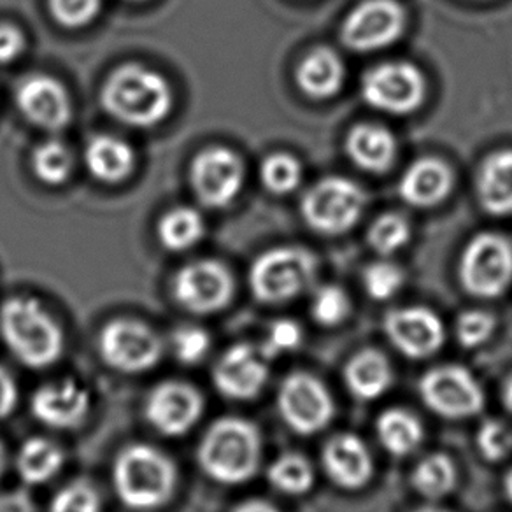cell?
<instances>
[{"instance_id": "cell-26", "label": "cell", "mask_w": 512, "mask_h": 512, "mask_svg": "<svg viewBox=\"0 0 512 512\" xmlns=\"http://www.w3.org/2000/svg\"><path fill=\"white\" fill-rule=\"evenodd\" d=\"M344 377L356 399H379L392 386L390 363L376 349H363L353 356L346 365Z\"/></svg>"}, {"instance_id": "cell-5", "label": "cell", "mask_w": 512, "mask_h": 512, "mask_svg": "<svg viewBox=\"0 0 512 512\" xmlns=\"http://www.w3.org/2000/svg\"><path fill=\"white\" fill-rule=\"evenodd\" d=\"M316 256L302 248H278L258 256L249 271L253 295L265 304H283L313 285Z\"/></svg>"}, {"instance_id": "cell-46", "label": "cell", "mask_w": 512, "mask_h": 512, "mask_svg": "<svg viewBox=\"0 0 512 512\" xmlns=\"http://www.w3.org/2000/svg\"><path fill=\"white\" fill-rule=\"evenodd\" d=\"M234 512H279L274 505L264 500H248L244 504L235 507Z\"/></svg>"}, {"instance_id": "cell-38", "label": "cell", "mask_w": 512, "mask_h": 512, "mask_svg": "<svg viewBox=\"0 0 512 512\" xmlns=\"http://www.w3.org/2000/svg\"><path fill=\"white\" fill-rule=\"evenodd\" d=\"M102 0H50L51 16L65 29H81L97 18Z\"/></svg>"}, {"instance_id": "cell-30", "label": "cell", "mask_w": 512, "mask_h": 512, "mask_svg": "<svg viewBox=\"0 0 512 512\" xmlns=\"http://www.w3.org/2000/svg\"><path fill=\"white\" fill-rule=\"evenodd\" d=\"M413 486L420 495L430 500L446 497L456 486L455 465L448 456H427L414 469Z\"/></svg>"}, {"instance_id": "cell-48", "label": "cell", "mask_w": 512, "mask_h": 512, "mask_svg": "<svg viewBox=\"0 0 512 512\" xmlns=\"http://www.w3.org/2000/svg\"><path fill=\"white\" fill-rule=\"evenodd\" d=\"M505 495L509 497V500L512 502V469L507 472V476H505Z\"/></svg>"}, {"instance_id": "cell-36", "label": "cell", "mask_w": 512, "mask_h": 512, "mask_svg": "<svg viewBox=\"0 0 512 512\" xmlns=\"http://www.w3.org/2000/svg\"><path fill=\"white\" fill-rule=\"evenodd\" d=\"M406 274L392 262H376L363 271V286L370 299L388 300L404 286Z\"/></svg>"}, {"instance_id": "cell-22", "label": "cell", "mask_w": 512, "mask_h": 512, "mask_svg": "<svg viewBox=\"0 0 512 512\" xmlns=\"http://www.w3.org/2000/svg\"><path fill=\"white\" fill-rule=\"evenodd\" d=\"M85 165L93 178L102 183H121L136 167V155L120 137L100 134L86 143Z\"/></svg>"}, {"instance_id": "cell-17", "label": "cell", "mask_w": 512, "mask_h": 512, "mask_svg": "<svg viewBox=\"0 0 512 512\" xmlns=\"http://www.w3.org/2000/svg\"><path fill=\"white\" fill-rule=\"evenodd\" d=\"M384 332L402 355L413 360L434 355L444 342L441 320L425 307H406L386 314Z\"/></svg>"}, {"instance_id": "cell-10", "label": "cell", "mask_w": 512, "mask_h": 512, "mask_svg": "<svg viewBox=\"0 0 512 512\" xmlns=\"http://www.w3.org/2000/svg\"><path fill=\"white\" fill-rule=\"evenodd\" d=\"M425 78L414 65L390 62L372 67L362 79L367 104L392 114L413 113L425 99Z\"/></svg>"}, {"instance_id": "cell-41", "label": "cell", "mask_w": 512, "mask_h": 512, "mask_svg": "<svg viewBox=\"0 0 512 512\" xmlns=\"http://www.w3.org/2000/svg\"><path fill=\"white\" fill-rule=\"evenodd\" d=\"M172 348L179 362L199 363L211 348V337L199 327H183L172 334Z\"/></svg>"}, {"instance_id": "cell-9", "label": "cell", "mask_w": 512, "mask_h": 512, "mask_svg": "<svg viewBox=\"0 0 512 512\" xmlns=\"http://www.w3.org/2000/svg\"><path fill=\"white\" fill-rule=\"evenodd\" d=\"M99 349L109 367L137 374L157 365L164 353V344L143 321L114 320L102 328Z\"/></svg>"}, {"instance_id": "cell-23", "label": "cell", "mask_w": 512, "mask_h": 512, "mask_svg": "<svg viewBox=\"0 0 512 512\" xmlns=\"http://www.w3.org/2000/svg\"><path fill=\"white\" fill-rule=\"evenodd\" d=\"M346 151L363 171L384 172L395 160L397 143L390 130L374 123H360L349 130Z\"/></svg>"}, {"instance_id": "cell-2", "label": "cell", "mask_w": 512, "mask_h": 512, "mask_svg": "<svg viewBox=\"0 0 512 512\" xmlns=\"http://www.w3.org/2000/svg\"><path fill=\"white\" fill-rule=\"evenodd\" d=\"M0 335L30 369H44L64 353V332L39 300L11 297L0 306Z\"/></svg>"}, {"instance_id": "cell-21", "label": "cell", "mask_w": 512, "mask_h": 512, "mask_svg": "<svg viewBox=\"0 0 512 512\" xmlns=\"http://www.w3.org/2000/svg\"><path fill=\"white\" fill-rule=\"evenodd\" d=\"M453 174L448 165L437 158L416 160L400 181V197L416 207L437 206L448 197Z\"/></svg>"}, {"instance_id": "cell-24", "label": "cell", "mask_w": 512, "mask_h": 512, "mask_svg": "<svg viewBox=\"0 0 512 512\" xmlns=\"http://www.w3.org/2000/svg\"><path fill=\"white\" fill-rule=\"evenodd\" d=\"M477 193L484 211L495 216L512 214V151L486 157L477 174Z\"/></svg>"}, {"instance_id": "cell-37", "label": "cell", "mask_w": 512, "mask_h": 512, "mask_svg": "<svg viewBox=\"0 0 512 512\" xmlns=\"http://www.w3.org/2000/svg\"><path fill=\"white\" fill-rule=\"evenodd\" d=\"M311 314L323 327H335L348 318L349 299L339 286H321L313 295Z\"/></svg>"}, {"instance_id": "cell-15", "label": "cell", "mask_w": 512, "mask_h": 512, "mask_svg": "<svg viewBox=\"0 0 512 512\" xmlns=\"http://www.w3.org/2000/svg\"><path fill=\"white\" fill-rule=\"evenodd\" d=\"M204 413V399L199 390L179 381H167L151 390L146 400V420L160 434L183 435L200 420Z\"/></svg>"}, {"instance_id": "cell-7", "label": "cell", "mask_w": 512, "mask_h": 512, "mask_svg": "<svg viewBox=\"0 0 512 512\" xmlns=\"http://www.w3.org/2000/svg\"><path fill=\"white\" fill-rule=\"evenodd\" d=\"M463 288L481 299H493L512 281V246L504 235L479 234L463 249L460 262Z\"/></svg>"}, {"instance_id": "cell-12", "label": "cell", "mask_w": 512, "mask_h": 512, "mask_svg": "<svg viewBox=\"0 0 512 512\" xmlns=\"http://www.w3.org/2000/svg\"><path fill=\"white\" fill-rule=\"evenodd\" d=\"M172 293L179 306L190 313H216L232 300L234 279L220 262L199 260L185 265L176 274Z\"/></svg>"}, {"instance_id": "cell-29", "label": "cell", "mask_w": 512, "mask_h": 512, "mask_svg": "<svg viewBox=\"0 0 512 512\" xmlns=\"http://www.w3.org/2000/svg\"><path fill=\"white\" fill-rule=\"evenodd\" d=\"M206 234V221L193 207H176L158 223V239L171 251H186L197 246Z\"/></svg>"}, {"instance_id": "cell-34", "label": "cell", "mask_w": 512, "mask_h": 512, "mask_svg": "<svg viewBox=\"0 0 512 512\" xmlns=\"http://www.w3.org/2000/svg\"><path fill=\"white\" fill-rule=\"evenodd\" d=\"M260 176L269 192L285 195L293 192L300 185L302 165L297 158L288 153H274L271 157L265 158Z\"/></svg>"}, {"instance_id": "cell-42", "label": "cell", "mask_w": 512, "mask_h": 512, "mask_svg": "<svg viewBox=\"0 0 512 512\" xmlns=\"http://www.w3.org/2000/svg\"><path fill=\"white\" fill-rule=\"evenodd\" d=\"M456 337L463 348H477L490 339L495 320L484 311H467L456 321Z\"/></svg>"}, {"instance_id": "cell-33", "label": "cell", "mask_w": 512, "mask_h": 512, "mask_svg": "<svg viewBox=\"0 0 512 512\" xmlns=\"http://www.w3.org/2000/svg\"><path fill=\"white\" fill-rule=\"evenodd\" d=\"M411 237L409 221L397 213H386L379 216L369 228V244L381 255H393L404 248Z\"/></svg>"}, {"instance_id": "cell-39", "label": "cell", "mask_w": 512, "mask_h": 512, "mask_svg": "<svg viewBox=\"0 0 512 512\" xmlns=\"http://www.w3.org/2000/svg\"><path fill=\"white\" fill-rule=\"evenodd\" d=\"M300 342H302V328L299 327V323L293 320H278L272 323L269 334L258 349L267 360H272L276 356L295 351L299 348Z\"/></svg>"}, {"instance_id": "cell-3", "label": "cell", "mask_w": 512, "mask_h": 512, "mask_svg": "<svg viewBox=\"0 0 512 512\" xmlns=\"http://www.w3.org/2000/svg\"><path fill=\"white\" fill-rule=\"evenodd\" d=\"M197 456L202 470L214 481L246 483L260 465L262 437L249 421L221 418L202 437Z\"/></svg>"}, {"instance_id": "cell-13", "label": "cell", "mask_w": 512, "mask_h": 512, "mask_svg": "<svg viewBox=\"0 0 512 512\" xmlns=\"http://www.w3.org/2000/svg\"><path fill=\"white\" fill-rule=\"evenodd\" d=\"M406 13L397 0H365L342 25V43L353 51L386 48L404 32Z\"/></svg>"}, {"instance_id": "cell-31", "label": "cell", "mask_w": 512, "mask_h": 512, "mask_svg": "<svg viewBox=\"0 0 512 512\" xmlns=\"http://www.w3.org/2000/svg\"><path fill=\"white\" fill-rule=\"evenodd\" d=\"M74 157L62 141L50 139L39 144L32 153V169L44 185L57 186L71 176Z\"/></svg>"}, {"instance_id": "cell-25", "label": "cell", "mask_w": 512, "mask_h": 512, "mask_svg": "<svg viewBox=\"0 0 512 512\" xmlns=\"http://www.w3.org/2000/svg\"><path fill=\"white\" fill-rule=\"evenodd\" d=\"M344 64L337 53L328 48L311 51L297 69L300 90L313 99H328L341 90Z\"/></svg>"}, {"instance_id": "cell-47", "label": "cell", "mask_w": 512, "mask_h": 512, "mask_svg": "<svg viewBox=\"0 0 512 512\" xmlns=\"http://www.w3.org/2000/svg\"><path fill=\"white\" fill-rule=\"evenodd\" d=\"M502 399H504L505 407H507V411L512 413V376L505 381L504 384V393H502Z\"/></svg>"}, {"instance_id": "cell-19", "label": "cell", "mask_w": 512, "mask_h": 512, "mask_svg": "<svg viewBox=\"0 0 512 512\" xmlns=\"http://www.w3.org/2000/svg\"><path fill=\"white\" fill-rule=\"evenodd\" d=\"M30 409L37 420L51 428H74L81 425L90 411V395L76 381L67 379L46 384L30 400Z\"/></svg>"}, {"instance_id": "cell-20", "label": "cell", "mask_w": 512, "mask_h": 512, "mask_svg": "<svg viewBox=\"0 0 512 512\" xmlns=\"http://www.w3.org/2000/svg\"><path fill=\"white\" fill-rule=\"evenodd\" d=\"M323 465L330 479L346 490L362 488L374 472L369 449L353 434L335 435L325 444Z\"/></svg>"}, {"instance_id": "cell-45", "label": "cell", "mask_w": 512, "mask_h": 512, "mask_svg": "<svg viewBox=\"0 0 512 512\" xmlns=\"http://www.w3.org/2000/svg\"><path fill=\"white\" fill-rule=\"evenodd\" d=\"M0 512H36V504L29 491H9L0 495Z\"/></svg>"}, {"instance_id": "cell-11", "label": "cell", "mask_w": 512, "mask_h": 512, "mask_svg": "<svg viewBox=\"0 0 512 512\" xmlns=\"http://www.w3.org/2000/svg\"><path fill=\"white\" fill-rule=\"evenodd\" d=\"M278 407L286 425L300 435L320 432L334 416V402L325 384L304 372H295L283 381Z\"/></svg>"}, {"instance_id": "cell-35", "label": "cell", "mask_w": 512, "mask_h": 512, "mask_svg": "<svg viewBox=\"0 0 512 512\" xmlns=\"http://www.w3.org/2000/svg\"><path fill=\"white\" fill-rule=\"evenodd\" d=\"M100 509L99 493L86 479H76L64 486L50 505V512H100Z\"/></svg>"}, {"instance_id": "cell-18", "label": "cell", "mask_w": 512, "mask_h": 512, "mask_svg": "<svg viewBox=\"0 0 512 512\" xmlns=\"http://www.w3.org/2000/svg\"><path fill=\"white\" fill-rule=\"evenodd\" d=\"M16 104L30 123L44 130L55 132L71 121L69 93L60 81L46 74L23 79L16 88Z\"/></svg>"}, {"instance_id": "cell-32", "label": "cell", "mask_w": 512, "mask_h": 512, "mask_svg": "<svg viewBox=\"0 0 512 512\" xmlns=\"http://www.w3.org/2000/svg\"><path fill=\"white\" fill-rule=\"evenodd\" d=\"M269 481L286 495H304L313 488L314 470L304 456L286 453L269 467Z\"/></svg>"}, {"instance_id": "cell-4", "label": "cell", "mask_w": 512, "mask_h": 512, "mask_svg": "<svg viewBox=\"0 0 512 512\" xmlns=\"http://www.w3.org/2000/svg\"><path fill=\"white\" fill-rule=\"evenodd\" d=\"M176 467L171 458L148 444L120 451L113 465V484L123 504L137 511L164 505L176 488Z\"/></svg>"}, {"instance_id": "cell-44", "label": "cell", "mask_w": 512, "mask_h": 512, "mask_svg": "<svg viewBox=\"0 0 512 512\" xmlns=\"http://www.w3.org/2000/svg\"><path fill=\"white\" fill-rule=\"evenodd\" d=\"M18 404V388L8 370L0 367V420L15 411Z\"/></svg>"}, {"instance_id": "cell-1", "label": "cell", "mask_w": 512, "mask_h": 512, "mask_svg": "<svg viewBox=\"0 0 512 512\" xmlns=\"http://www.w3.org/2000/svg\"><path fill=\"white\" fill-rule=\"evenodd\" d=\"M100 102L114 120L128 127H155L171 114L174 95L167 79L143 65L128 64L109 74Z\"/></svg>"}, {"instance_id": "cell-28", "label": "cell", "mask_w": 512, "mask_h": 512, "mask_svg": "<svg viewBox=\"0 0 512 512\" xmlns=\"http://www.w3.org/2000/svg\"><path fill=\"white\" fill-rule=\"evenodd\" d=\"M377 437L393 456L411 455L423 441L420 420L404 409H390L377 420Z\"/></svg>"}, {"instance_id": "cell-40", "label": "cell", "mask_w": 512, "mask_h": 512, "mask_svg": "<svg viewBox=\"0 0 512 512\" xmlns=\"http://www.w3.org/2000/svg\"><path fill=\"white\" fill-rule=\"evenodd\" d=\"M477 446L484 458L498 462L512 451V430L498 420H486L477 432Z\"/></svg>"}, {"instance_id": "cell-8", "label": "cell", "mask_w": 512, "mask_h": 512, "mask_svg": "<svg viewBox=\"0 0 512 512\" xmlns=\"http://www.w3.org/2000/svg\"><path fill=\"white\" fill-rule=\"evenodd\" d=\"M420 395L425 406L449 420H463L481 413L484 393L470 370L460 365H444L421 377Z\"/></svg>"}, {"instance_id": "cell-49", "label": "cell", "mask_w": 512, "mask_h": 512, "mask_svg": "<svg viewBox=\"0 0 512 512\" xmlns=\"http://www.w3.org/2000/svg\"><path fill=\"white\" fill-rule=\"evenodd\" d=\"M4 469H6V449L0 444V476H2Z\"/></svg>"}, {"instance_id": "cell-50", "label": "cell", "mask_w": 512, "mask_h": 512, "mask_svg": "<svg viewBox=\"0 0 512 512\" xmlns=\"http://www.w3.org/2000/svg\"><path fill=\"white\" fill-rule=\"evenodd\" d=\"M416 512H448V511H442V509H435V507H425V509H420V511Z\"/></svg>"}, {"instance_id": "cell-14", "label": "cell", "mask_w": 512, "mask_h": 512, "mask_svg": "<svg viewBox=\"0 0 512 512\" xmlns=\"http://www.w3.org/2000/svg\"><path fill=\"white\" fill-rule=\"evenodd\" d=\"M192 188L206 207L221 209L237 199L244 185V165L234 151L209 148L193 158Z\"/></svg>"}, {"instance_id": "cell-43", "label": "cell", "mask_w": 512, "mask_h": 512, "mask_svg": "<svg viewBox=\"0 0 512 512\" xmlns=\"http://www.w3.org/2000/svg\"><path fill=\"white\" fill-rule=\"evenodd\" d=\"M25 50V36L15 25L0 23V65L11 64Z\"/></svg>"}, {"instance_id": "cell-16", "label": "cell", "mask_w": 512, "mask_h": 512, "mask_svg": "<svg viewBox=\"0 0 512 512\" xmlns=\"http://www.w3.org/2000/svg\"><path fill=\"white\" fill-rule=\"evenodd\" d=\"M267 362L269 360L255 346L246 342L235 344L214 365V386L228 399H255L269 379Z\"/></svg>"}, {"instance_id": "cell-27", "label": "cell", "mask_w": 512, "mask_h": 512, "mask_svg": "<svg viewBox=\"0 0 512 512\" xmlns=\"http://www.w3.org/2000/svg\"><path fill=\"white\" fill-rule=\"evenodd\" d=\"M62 465V449L41 437H34L25 442L16 456V470L27 484L48 483L57 476Z\"/></svg>"}, {"instance_id": "cell-6", "label": "cell", "mask_w": 512, "mask_h": 512, "mask_svg": "<svg viewBox=\"0 0 512 512\" xmlns=\"http://www.w3.org/2000/svg\"><path fill=\"white\" fill-rule=\"evenodd\" d=\"M365 200L362 188L351 179H321L304 195L302 216L320 234H344L362 216Z\"/></svg>"}]
</instances>
